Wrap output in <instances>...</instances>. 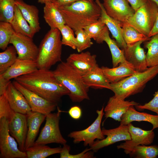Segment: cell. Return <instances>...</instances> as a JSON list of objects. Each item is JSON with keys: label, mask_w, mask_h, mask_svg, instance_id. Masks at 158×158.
<instances>
[{"label": "cell", "mask_w": 158, "mask_h": 158, "mask_svg": "<svg viewBox=\"0 0 158 158\" xmlns=\"http://www.w3.org/2000/svg\"><path fill=\"white\" fill-rule=\"evenodd\" d=\"M126 0H103V5L107 14L121 22H126L135 11Z\"/></svg>", "instance_id": "cell-16"}, {"label": "cell", "mask_w": 158, "mask_h": 158, "mask_svg": "<svg viewBox=\"0 0 158 158\" xmlns=\"http://www.w3.org/2000/svg\"><path fill=\"white\" fill-rule=\"evenodd\" d=\"M14 86L24 96L32 111L47 115L54 111L57 104L50 102L25 87L14 80Z\"/></svg>", "instance_id": "cell-12"}, {"label": "cell", "mask_w": 158, "mask_h": 158, "mask_svg": "<svg viewBox=\"0 0 158 158\" xmlns=\"http://www.w3.org/2000/svg\"><path fill=\"white\" fill-rule=\"evenodd\" d=\"M158 14L157 5L152 0H149L145 4L135 11L133 15L126 22L148 37Z\"/></svg>", "instance_id": "cell-6"}, {"label": "cell", "mask_w": 158, "mask_h": 158, "mask_svg": "<svg viewBox=\"0 0 158 158\" xmlns=\"http://www.w3.org/2000/svg\"><path fill=\"white\" fill-rule=\"evenodd\" d=\"M75 32L76 37V49L79 53L90 47L93 44L91 39L83 29Z\"/></svg>", "instance_id": "cell-38"}, {"label": "cell", "mask_w": 158, "mask_h": 158, "mask_svg": "<svg viewBox=\"0 0 158 158\" xmlns=\"http://www.w3.org/2000/svg\"><path fill=\"white\" fill-rule=\"evenodd\" d=\"M57 28H50L42 40L36 60L38 69H50L61 61L62 44Z\"/></svg>", "instance_id": "cell-4"}, {"label": "cell", "mask_w": 158, "mask_h": 158, "mask_svg": "<svg viewBox=\"0 0 158 158\" xmlns=\"http://www.w3.org/2000/svg\"><path fill=\"white\" fill-rule=\"evenodd\" d=\"M8 121L10 134L16 139L19 149L25 152V145L28 131L26 114L15 112Z\"/></svg>", "instance_id": "cell-14"}, {"label": "cell", "mask_w": 158, "mask_h": 158, "mask_svg": "<svg viewBox=\"0 0 158 158\" xmlns=\"http://www.w3.org/2000/svg\"></svg>", "instance_id": "cell-50"}, {"label": "cell", "mask_w": 158, "mask_h": 158, "mask_svg": "<svg viewBox=\"0 0 158 158\" xmlns=\"http://www.w3.org/2000/svg\"><path fill=\"white\" fill-rule=\"evenodd\" d=\"M144 41L138 42L132 46L128 47L124 51L126 60L134 67L137 72H143L148 67L146 56L144 49L141 47Z\"/></svg>", "instance_id": "cell-18"}, {"label": "cell", "mask_w": 158, "mask_h": 158, "mask_svg": "<svg viewBox=\"0 0 158 158\" xmlns=\"http://www.w3.org/2000/svg\"><path fill=\"white\" fill-rule=\"evenodd\" d=\"M41 4H45L47 2H51L56 4V0H37Z\"/></svg>", "instance_id": "cell-48"}, {"label": "cell", "mask_w": 158, "mask_h": 158, "mask_svg": "<svg viewBox=\"0 0 158 158\" xmlns=\"http://www.w3.org/2000/svg\"><path fill=\"white\" fill-rule=\"evenodd\" d=\"M119 64L118 66L111 68L101 67L105 76L110 83L118 82L137 72L128 61Z\"/></svg>", "instance_id": "cell-23"}, {"label": "cell", "mask_w": 158, "mask_h": 158, "mask_svg": "<svg viewBox=\"0 0 158 158\" xmlns=\"http://www.w3.org/2000/svg\"><path fill=\"white\" fill-rule=\"evenodd\" d=\"M15 139L9 133L8 120L0 119V158H27L26 152L19 149Z\"/></svg>", "instance_id": "cell-9"}, {"label": "cell", "mask_w": 158, "mask_h": 158, "mask_svg": "<svg viewBox=\"0 0 158 158\" xmlns=\"http://www.w3.org/2000/svg\"><path fill=\"white\" fill-rule=\"evenodd\" d=\"M44 7V17L50 28L59 29L65 25V20L58 6L55 4L47 2Z\"/></svg>", "instance_id": "cell-26"}, {"label": "cell", "mask_w": 158, "mask_h": 158, "mask_svg": "<svg viewBox=\"0 0 158 158\" xmlns=\"http://www.w3.org/2000/svg\"><path fill=\"white\" fill-rule=\"evenodd\" d=\"M153 96V98L150 102L144 105L139 104L135 106L136 108L140 111L145 109L149 110L156 113L158 115V90Z\"/></svg>", "instance_id": "cell-42"}, {"label": "cell", "mask_w": 158, "mask_h": 158, "mask_svg": "<svg viewBox=\"0 0 158 158\" xmlns=\"http://www.w3.org/2000/svg\"><path fill=\"white\" fill-rule=\"evenodd\" d=\"M14 112L5 95L4 94L0 96V119L5 118L8 120Z\"/></svg>", "instance_id": "cell-41"}, {"label": "cell", "mask_w": 158, "mask_h": 158, "mask_svg": "<svg viewBox=\"0 0 158 158\" xmlns=\"http://www.w3.org/2000/svg\"><path fill=\"white\" fill-rule=\"evenodd\" d=\"M38 69L36 61L17 58L15 63L0 76L10 80L31 73Z\"/></svg>", "instance_id": "cell-21"}, {"label": "cell", "mask_w": 158, "mask_h": 158, "mask_svg": "<svg viewBox=\"0 0 158 158\" xmlns=\"http://www.w3.org/2000/svg\"><path fill=\"white\" fill-rule=\"evenodd\" d=\"M139 104V103L134 101L121 99L114 95L109 98L106 106L104 108V115L106 118H110L120 122L122 116L130 106H135Z\"/></svg>", "instance_id": "cell-17"}, {"label": "cell", "mask_w": 158, "mask_h": 158, "mask_svg": "<svg viewBox=\"0 0 158 158\" xmlns=\"http://www.w3.org/2000/svg\"><path fill=\"white\" fill-rule=\"evenodd\" d=\"M82 76L85 84L89 88L110 89V83L99 66Z\"/></svg>", "instance_id": "cell-27"}, {"label": "cell", "mask_w": 158, "mask_h": 158, "mask_svg": "<svg viewBox=\"0 0 158 158\" xmlns=\"http://www.w3.org/2000/svg\"><path fill=\"white\" fill-rule=\"evenodd\" d=\"M59 153L60 158H94L93 153L90 152V148H86L82 152L76 154H70V147L66 144L63 145Z\"/></svg>", "instance_id": "cell-40"}, {"label": "cell", "mask_w": 158, "mask_h": 158, "mask_svg": "<svg viewBox=\"0 0 158 158\" xmlns=\"http://www.w3.org/2000/svg\"><path fill=\"white\" fill-rule=\"evenodd\" d=\"M4 95L11 108L15 112L27 114L31 111V108L24 96L11 81L8 85Z\"/></svg>", "instance_id": "cell-19"}, {"label": "cell", "mask_w": 158, "mask_h": 158, "mask_svg": "<svg viewBox=\"0 0 158 158\" xmlns=\"http://www.w3.org/2000/svg\"><path fill=\"white\" fill-rule=\"evenodd\" d=\"M57 107V112H51L46 115L44 126L34 144L46 145L56 143L63 145L66 144L67 141L61 135L59 127L62 111Z\"/></svg>", "instance_id": "cell-7"}, {"label": "cell", "mask_w": 158, "mask_h": 158, "mask_svg": "<svg viewBox=\"0 0 158 158\" xmlns=\"http://www.w3.org/2000/svg\"><path fill=\"white\" fill-rule=\"evenodd\" d=\"M130 158H155L158 156V145H139L128 154Z\"/></svg>", "instance_id": "cell-35"}, {"label": "cell", "mask_w": 158, "mask_h": 158, "mask_svg": "<svg viewBox=\"0 0 158 158\" xmlns=\"http://www.w3.org/2000/svg\"><path fill=\"white\" fill-rule=\"evenodd\" d=\"M68 113L70 116L75 120L79 119L82 114L81 109L80 107L77 106L71 107L69 110Z\"/></svg>", "instance_id": "cell-43"}, {"label": "cell", "mask_w": 158, "mask_h": 158, "mask_svg": "<svg viewBox=\"0 0 158 158\" xmlns=\"http://www.w3.org/2000/svg\"><path fill=\"white\" fill-rule=\"evenodd\" d=\"M14 31L11 23L0 22V48L4 50L8 47L12 34Z\"/></svg>", "instance_id": "cell-37"}, {"label": "cell", "mask_w": 158, "mask_h": 158, "mask_svg": "<svg viewBox=\"0 0 158 158\" xmlns=\"http://www.w3.org/2000/svg\"><path fill=\"white\" fill-rule=\"evenodd\" d=\"M101 8V16L100 19L107 27L119 47L125 51L128 46L123 37L121 22L110 17L107 13L102 3L99 0H95Z\"/></svg>", "instance_id": "cell-20"}, {"label": "cell", "mask_w": 158, "mask_h": 158, "mask_svg": "<svg viewBox=\"0 0 158 158\" xmlns=\"http://www.w3.org/2000/svg\"><path fill=\"white\" fill-rule=\"evenodd\" d=\"M103 40L108 45L111 52L113 67L117 66L118 64L127 62L122 49H121L116 42L110 37L108 29L104 32Z\"/></svg>", "instance_id": "cell-31"}, {"label": "cell", "mask_w": 158, "mask_h": 158, "mask_svg": "<svg viewBox=\"0 0 158 158\" xmlns=\"http://www.w3.org/2000/svg\"><path fill=\"white\" fill-rule=\"evenodd\" d=\"M15 0H0V21L11 23L14 15Z\"/></svg>", "instance_id": "cell-36"}, {"label": "cell", "mask_w": 158, "mask_h": 158, "mask_svg": "<svg viewBox=\"0 0 158 158\" xmlns=\"http://www.w3.org/2000/svg\"><path fill=\"white\" fill-rule=\"evenodd\" d=\"M10 43L15 48L18 59L36 61L38 48L33 42L32 38L14 31Z\"/></svg>", "instance_id": "cell-11"}, {"label": "cell", "mask_w": 158, "mask_h": 158, "mask_svg": "<svg viewBox=\"0 0 158 158\" xmlns=\"http://www.w3.org/2000/svg\"><path fill=\"white\" fill-rule=\"evenodd\" d=\"M128 128L131 139L117 146L118 149H123L126 154H129L137 146L148 145L153 142L155 134L152 130H145L135 127L131 123L128 125Z\"/></svg>", "instance_id": "cell-10"}, {"label": "cell", "mask_w": 158, "mask_h": 158, "mask_svg": "<svg viewBox=\"0 0 158 158\" xmlns=\"http://www.w3.org/2000/svg\"><path fill=\"white\" fill-rule=\"evenodd\" d=\"M158 74V65L148 67L143 72H137L118 82L110 83V90L115 96L125 100L141 92L147 83Z\"/></svg>", "instance_id": "cell-5"}, {"label": "cell", "mask_w": 158, "mask_h": 158, "mask_svg": "<svg viewBox=\"0 0 158 158\" xmlns=\"http://www.w3.org/2000/svg\"><path fill=\"white\" fill-rule=\"evenodd\" d=\"M103 135L107 137L95 141L90 147L91 150L97 152L99 150L110 145L118 142L126 141L131 139L128 131V125L120 124L118 127L111 129H102Z\"/></svg>", "instance_id": "cell-13"}, {"label": "cell", "mask_w": 158, "mask_h": 158, "mask_svg": "<svg viewBox=\"0 0 158 158\" xmlns=\"http://www.w3.org/2000/svg\"><path fill=\"white\" fill-rule=\"evenodd\" d=\"M104 107L100 110H97L96 113L97 116L93 122L87 128L81 130L72 131L70 133L68 136L73 140L74 143L83 142L85 146H91L96 139L101 140L105 138L103 134L101 125L104 115Z\"/></svg>", "instance_id": "cell-8"}, {"label": "cell", "mask_w": 158, "mask_h": 158, "mask_svg": "<svg viewBox=\"0 0 158 158\" xmlns=\"http://www.w3.org/2000/svg\"><path fill=\"white\" fill-rule=\"evenodd\" d=\"M83 29L91 39H93L97 43L101 44L103 42V35L108 28L99 19L97 21L87 26Z\"/></svg>", "instance_id": "cell-33"}, {"label": "cell", "mask_w": 158, "mask_h": 158, "mask_svg": "<svg viewBox=\"0 0 158 158\" xmlns=\"http://www.w3.org/2000/svg\"><path fill=\"white\" fill-rule=\"evenodd\" d=\"M58 8L66 25L74 32L97 21L101 16V8L95 1H78Z\"/></svg>", "instance_id": "cell-2"}, {"label": "cell", "mask_w": 158, "mask_h": 158, "mask_svg": "<svg viewBox=\"0 0 158 158\" xmlns=\"http://www.w3.org/2000/svg\"><path fill=\"white\" fill-rule=\"evenodd\" d=\"M158 34V14L156 18L154 26L148 37L150 38L152 36Z\"/></svg>", "instance_id": "cell-47"}, {"label": "cell", "mask_w": 158, "mask_h": 158, "mask_svg": "<svg viewBox=\"0 0 158 158\" xmlns=\"http://www.w3.org/2000/svg\"><path fill=\"white\" fill-rule=\"evenodd\" d=\"M123 38L128 46H133L137 42L149 40L150 38L142 34L126 22H121Z\"/></svg>", "instance_id": "cell-29"}, {"label": "cell", "mask_w": 158, "mask_h": 158, "mask_svg": "<svg viewBox=\"0 0 158 158\" xmlns=\"http://www.w3.org/2000/svg\"><path fill=\"white\" fill-rule=\"evenodd\" d=\"M23 86L57 104L69 91L55 77L53 71L38 69L14 79Z\"/></svg>", "instance_id": "cell-1"}, {"label": "cell", "mask_w": 158, "mask_h": 158, "mask_svg": "<svg viewBox=\"0 0 158 158\" xmlns=\"http://www.w3.org/2000/svg\"><path fill=\"white\" fill-rule=\"evenodd\" d=\"M11 82L0 76V96L4 95L9 83Z\"/></svg>", "instance_id": "cell-45"}, {"label": "cell", "mask_w": 158, "mask_h": 158, "mask_svg": "<svg viewBox=\"0 0 158 158\" xmlns=\"http://www.w3.org/2000/svg\"><path fill=\"white\" fill-rule=\"evenodd\" d=\"M62 36V45L76 49V37H75L73 30L68 25H64L59 29Z\"/></svg>", "instance_id": "cell-39"}, {"label": "cell", "mask_w": 158, "mask_h": 158, "mask_svg": "<svg viewBox=\"0 0 158 158\" xmlns=\"http://www.w3.org/2000/svg\"><path fill=\"white\" fill-rule=\"evenodd\" d=\"M146 121L152 125V130L158 128V115H153L144 112H140L135 110L134 106H130L121 117L120 124L128 125L132 122Z\"/></svg>", "instance_id": "cell-24"}, {"label": "cell", "mask_w": 158, "mask_h": 158, "mask_svg": "<svg viewBox=\"0 0 158 158\" xmlns=\"http://www.w3.org/2000/svg\"><path fill=\"white\" fill-rule=\"evenodd\" d=\"M11 24L14 31L16 32L32 38L36 33L24 18L20 10L16 4L14 16Z\"/></svg>", "instance_id": "cell-28"}, {"label": "cell", "mask_w": 158, "mask_h": 158, "mask_svg": "<svg viewBox=\"0 0 158 158\" xmlns=\"http://www.w3.org/2000/svg\"><path fill=\"white\" fill-rule=\"evenodd\" d=\"M96 56L88 51L70 54L66 62L81 75H83L94 70L98 66Z\"/></svg>", "instance_id": "cell-15"}, {"label": "cell", "mask_w": 158, "mask_h": 158, "mask_svg": "<svg viewBox=\"0 0 158 158\" xmlns=\"http://www.w3.org/2000/svg\"><path fill=\"white\" fill-rule=\"evenodd\" d=\"M28 131L25 145V151L35 144L40 127L46 115L32 111L27 114Z\"/></svg>", "instance_id": "cell-22"}, {"label": "cell", "mask_w": 158, "mask_h": 158, "mask_svg": "<svg viewBox=\"0 0 158 158\" xmlns=\"http://www.w3.org/2000/svg\"><path fill=\"white\" fill-rule=\"evenodd\" d=\"M61 146L51 148L46 145L35 144L25 151L27 158H45L50 155L60 153Z\"/></svg>", "instance_id": "cell-30"}, {"label": "cell", "mask_w": 158, "mask_h": 158, "mask_svg": "<svg viewBox=\"0 0 158 158\" xmlns=\"http://www.w3.org/2000/svg\"><path fill=\"white\" fill-rule=\"evenodd\" d=\"M145 47L147 49L146 54L147 65L148 67L158 65V34L150 37L146 41Z\"/></svg>", "instance_id": "cell-32"}, {"label": "cell", "mask_w": 158, "mask_h": 158, "mask_svg": "<svg viewBox=\"0 0 158 158\" xmlns=\"http://www.w3.org/2000/svg\"><path fill=\"white\" fill-rule=\"evenodd\" d=\"M16 51L13 46L8 47L0 53V74L5 72L16 61L17 58Z\"/></svg>", "instance_id": "cell-34"}, {"label": "cell", "mask_w": 158, "mask_h": 158, "mask_svg": "<svg viewBox=\"0 0 158 158\" xmlns=\"http://www.w3.org/2000/svg\"><path fill=\"white\" fill-rule=\"evenodd\" d=\"M135 11L145 4L149 0H126Z\"/></svg>", "instance_id": "cell-44"}, {"label": "cell", "mask_w": 158, "mask_h": 158, "mask_svg": "<svg viewBox=\"0 0 158 158\" xmlns=\"http://www.w3.org/2000/svg\"><path fill=\"white\" fill-rule=\"evenodd\" d=\"M53 71L57 80L69 91L68 95L73 102L89 99V87L84 83L82 75L66 61L61 62Z\"/></svg>", "instance_id": "cell-3"}, {"label": "cell", "mask_w": 158, "mask_h": 158, "mask_svg": "<svg viewBox=\"0 0 158 158\" xmlns=\"http://www.w3.org/2000/svg\"><path fill=\"white\" fill-rule=\"evenodd\" d=\"M157 5L158 7V0H152Z\"/></svg>", "instance_id": "cell-49"}, {"label": "cell", "mask_w": 158, "mask_h": 158, "mask_svg": "<svg viewBox=\"0 0 158 158\" xmlns=\"http://www.w3.org/2000/svg\"><path fill=\"white\" fill-rule=\"evenodd\" d=\"M80 0L85 1L92 2L95 1L94 0H56V3L58 6L67 5L75 1Z\"/></svg>", "instance_id": "cell-46"}, {"label": "cell", "mask_w": 158, "mask_h": 158, "mask_svg": "<svg viewBox=\"0 0 158 158\" xmlns=\"http://www.w3.org/2000/svg\"><path fill=\"white\" fill-rule=\"evenodd\" d=\"M15 4L19 8L25 19L36 33L40 30L39 10L37 7L25 3L23 0H15Z\"/></svg>", "instance_id": "cell-25"}]
</instances>
